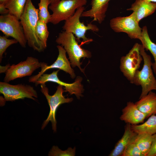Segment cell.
<instances>
[{"mask_svg":"<svg viewBox=\"0 0 156 156\" xmlns=\"http://www.w3.org/2000/svg\"><path fill=\"white\" fill-rule=\"evenodd\" d=\"M109 24L114 31L125 32L131 39L140 40L141 37L142 29L140 27L133 12L128 16L112 18L110 20Z\"/></svg>","mask_w":156,"mask_h":156,"instance_id":"cell-9","label":"cell"},{"mask_svg":"<svg viewBox=\"0 0 156 156\" xmlns=\"http://www.w3.org/2000/svg\"><path fill=\"white\" fill-rule=\"evenodd\" d=\"M8 0H0V4H2L5 5Z\"/></svg>","mask_w":156,"mask_h":156,"instance_id":"cell-31","label":"cell"},{"mask_svg":"<svg viewBox=\"0 0 156 156\" xmlns=\"http://www.w3.org/2000/svg\"><path fill=\"white\" fill-rule=\"evenodd\" d=\"M61 0H50L51 2V4L56 3Z\"/></svg>","mask_w":156,"mask_h":156,"instance_id":"cell-32","label":"cell"},{"mask_svg":"<svg viewBox=\"0 0 156 156\" xmlns=\"http://www.w3.org/2000/svg\"><path fill=\"white\" fill-rule=\"evenodd\" d=\"M122 112L120 119L131 125L143 122L146 118L145 115L139 110L135 103L131 101L127 103L122 110Z\"/></svg>","mask_w":156,"mask_h":156,"instance_id":"cell-15","label":"cell"},{"mask_svg":"<svg viewBox=\"0 0 156 156\" xmlns=\"http://www.w3.org/2000/svg\"><path fill=\"white\" fill-rule=\"evenodd\" d=\"M131 125L127 123L122 136L117 143L109 156H122L127 146L135 139L137 134L131 130Z\"/></svg>","mask_w":156,"mask_h":156,"instance_id":"cell-18","label":"cell"},{"mask_svg":"<svg viewBox=\"0 0 156 156\" xmlns=\"http://www.w3.org/2000/svg\"><path fill=\"white\" fill-rule=\"evenodd\" d=\"M87 2V0H61L51 4L49 8L53 13L49 23L56 25L66 20L75 14L76 10L86 5Z\"/></svg>","mask_w":156,"mask_h":156,"instance_id":"cell-6","label":"cell"},{"mask_svg":"<svg viewBox=\"0 0 156 156\" xmlns=\"http://www.w3.org/2000/svg\"><path fill=\"white\" fill-rule=\"evenodd\" d=\"M15 16L8 14L0 16V30L7 37L16 40L21 46L25 48L27 41L21 23Z\"/></svg>","mask_w":156,"mask_h":156,"instance_id":"cell-7","label":"cell"},{"mask_svg":"<svg viewBox=\"0 0 156 156\" xmlns=\"http://www.w3.org/2000/svg\"><path fill=\"white\" fill-rule=\"evenodd\" d=\"M57 47L58 49L59 54L56 60L50 65H48L44 62H40L41 70L37 74L30 77L29 79V82L34 83L47 70L53 68L62 70L69 73L72 78L74 79L75 77L74 70L71 68L70 63L66 57V51L61 45H58Z\"/></svg>","mask_w":156,"mask_h":156,"instance_id":"cell-13","label":"cell"},{"mask_svg":"<svg viewBox=\"0 0 156 156\" xmlns=\"http://www.w3.org/2000/svg\"><path fill=\"white\" fill-rule=\"evenodd\" d=\"M135 105L139 110L145 115L146 118L156 114V94L152 91L139 99Z\"/></svg>","mask_w":156,"mask_h":156,"instance_id":"cell-17","label":"cell"},{"mask_svg":"<svg viewBox=\"0 0 156 156\" xmlns=\"http://www.w3.org/2000/svg\"><path fill=\"white\" fill-rule=\"evenodd\" d=\"M38 9L33 5L31 0H27L20 19L28 45L39 52L46 49L39 39L36 33L37 23L39 20Z\"/></svg>","mask_w":156,"mask_h":156,"instance_id":"cell-1","label":"cell"},{"mask_svg":"<svg viewBox=\"0 0 156 156\" xmlns=\"http://www.w3.org/2000/svg\"><path fill=\"white\" fill-rule=\"evenodd\" d=\"M147 156H156V133L153 135L151 146Z\"/></svg>","mask_w":156,"mask_h":156,"instance_id":"cell-28","label":"cell"},{"mask_svg":"<svg viewBox=\"0 0 156 156\" xmlns=\"http://www.w3.org/2000/svg\"><path fill=\"white\" fill-rule=\"evenodd\" d=\"M55 41L59 45H61L66 51L69 56L71 65L73 67L77 66L81 71L84 73V69L81 65L80 62L82 58H90L91 53L89 51L82 48L73 34L71 32L63 31L59 34Z\"/></svg>","mask_w":156,"mask_h":156,"instance_id":"cell-2","label":"cell"},{"mask_svg":"<svg viewBox=\"0 0 156 156\" xmlns=\"http://www.w3.org/2000/svg\"><path fill=\"white\" fill-rule=\"evenodd\" d=\"M156 9V3L142 0H136L127 10L132 11L138 22L153 13Z\"/></svg>","mask_w":156,"mask_h":156,"instance_id":"cell-16","label":"cell"},{"mask_svg":"<svg viewBox=\"0 0 156 156\" xmlns=\"http://www.w3.org/2000/svg\"><path fill=\"white\" fill-rule=\"evenodd\" d=\"M76 148L71 147L67 149L62 151L59 149L57 146H53L49 153V156H74L75 155Z\"/></svg>","mask_w":156,"mask_h":156,"instance_id":"cell-25","label":"cell"},{"mask_svg":"<svg viewBox=\"0 0 156 156\" xmlns=\"http://www.w3.org/2000/svg\"><path fill=\"white\" fill-rule=\"evenodd\" d=\"M85 8L83 6L77 9L72 16L65 21L62 28L64 31L74 34L78 42H81L80 39H81L83 40L82 44H88L93 40L92 39L88 38L86 37V31L88 30H90L93 31L98 32L99 29L97 26L91 23L86 26L83 22L80 21V18Z\"/></svg>","mask_w":156,"mask_h":156,"instance_id":"cell-4","label":"cell"},{"mask_svg":"<svg viewBox=\"0 0 156 156\" xmlns=\"http://www.w3.org/2000/svg\"><path fill=\"white\" fill-rule=\"evenodd\" d=\"M0 93L4 96L5 101H13L28 98L35 100L38 97L37 92L33 87L20 84L12 85L8 83L0 82Z\"/></svg>","mask_w":156,"mask_h":156,"instance_id":"cell-8","label":"cell"},{"mask_svg":"<svg viewBox=\"0 0 156 156\" xmlns=\"http://www.w3.org/2000/svg\"><path fill=\"white\" fill-rule=\"evenodd\" d=\"M144 49L149 50L153 55L154 62L152 63V67L156 76V44L151 40L146 26L143 27L141 37L140 39Z\"/></svg>","mask_w":156,"mask_h":156,"instance_id":"cell-20","label":"cell"},{"mask_svg":"<svg viewBox=\"0 0 156 156\" xmlns=\"http://www.w3.org/2000/svg\"><path fill=\"white\" fill-rule=\"evenodd\" d=\"M135 139L127 146L122 156H144L135 143Z\"/></svg>","mask_w":156,"mask_h":156,"instance_id":"cell-26","label":"cell"},{"mask_svg":"<svg viewBox=\"0 0 156 156\" xmlns=\"http://www.w3.org/2000/svg\"><path fill=\"white\" fill-rule=\"evenodd\" d=\"M59 70L60 69L54 71L50 74L44 73L35 82V86L45 83L49 81L55 83L64 87V92H68L70 95L74 94L78 99H79L80 97L83 96L82 93L84 90L83 86L81 83L82 78L79 76L77 77L75 82L71 83L64 82L58 77V73Z\"/></svg>","mask_w":156,"mask_h":156,"instance_id":"cell-12","label":"cell"},{"mask_svg":"<svg viewBox=\"0 0 156 156\" xmlns=\"http://www.w3.org/2000/svg\"><path fill=\"white\" fill-rule=\"evenodd\" d=\"M40 67L38 60L32 57H28L25 60L10 66L5 73L4 81H10L18 78L31 76L36 69Z\"/></svg>","mask_w":156,"mask_h":156,"instance_id":"cell-11","label":"cell"},{"mask_svg":"<svg viewBox=\"0 0 156 156\" xmlns=\"http://www.w3.org/2000/svg\"><path fill=\"white\" fill-rule=\"evenodd\" d=\"M131 127L137 134L147 133L153 135L156 133V115H151L142 124L131 125Z\"/></svg>","mask_w":156,"mask_h":156,"instance_id":"cell-19","label":"cell"},{"mask_svg":"<svg viewBox=\"0 0 156 156\" xmlns=\"http://www.w3.org/2000/svg\"><path fill=\"white\" fill-rule=\"evenodd\" d=\"M153 135L147 133L137 134L134 141L144 156H147L151 148Z\"/></svg>","mask_w":156,"mask_h":156,"instance_id":"cell-21","label":"cell"},{"mask_svg":"<svg viewBox=\"0 0 156 156\" xmlns=\"http://www.w3.org/2000/svg\"><path fill=\"white\" fill-rule=\"evenodd\" d=\"M27 0H8L5 6L9 11V14L20 20Z\"/></svg>","mask_w":156,"mask_h":156,"instance_id":"cell-22","label":"cell"},{"mask_svg":"<svg viewBox=\"0 0 156 156\" xmlns=\"http://www.w3.org/2000/svg\"><path fill=\"white\" fill-rule=\"evenodd\" d=\"M40 90L45 96L50 109L48 116L43 122L41 129H43L49 122L51 121L52 129L54 133L56 132L57 121L55 119V114L57 108L62 104L71 102L73 100V99L72 98H65L63 94L64 91L63 88V86L62 85H59L56 92L53 95L49 94L48 89L46 86L45 83L40 84Z\"/></svg>","mask_w":156,"mask_h":156,"instance_id":"cell-5","label":"cell"},{"mask_svg":"<svg viewBox=\"0 0 156 156\" xmlns=\"http://www.w3.org/2000/svg\"><path fill=\"white\" fill-rule=\"evenodd\" d=\"M143 0V1H146L147 2H155V3H156V0Z\"/></svg>","mask_w":156,"mask_h":156,"instance_id":"cell-33","label":"cell"},{"mask_svg":"<svg viewBox=\"0 0 156 156\" xmlns=\"http://www.w3.org/2000/svg\"><path fill=\"white\" fill-rule=\"evenodd\" d=\"M140 52L144 60L143 67L140 70L135 72L132 83L141 86L142 91L139 99L147 95L152 90H156V79L152 69V63L151 56L145 52V49L140 45Z\"/></svg>","mask_w":156,"mask_h":156,"instance_id":"cell-3","label":"cell"},{"mask_svg":"<svg viewBox=\"0 0 156 156\" xmlns=\"http://www.w3.org/2000/svg\"><path fill=\"white\" fill-rule=\"evenodd\" d=\"M47 24L43 21L38 20L36 27V33L37 37L45 48L47 47V41L49 34Z\"/></svg>","mask_w":156,"mask_h":156,"instance_id":"cell-23","label":"cell"},{"mask_svg":"<svg viewBox=\"0 0 156 156\" xmlns=\"http://www.w3.org/2000/svg\"><path fill=\"white\" fill-rule=\"evenodd\" d=\"M110 0H92L91 8L83 11L81 17H90L93 18V21H97L101 23L104 20L105 13Z\"/></svg>","mask_w":156,"mask_h":156,"instance_id":"cell-14","label":"cell"},{"mask_svg":"<svg viewBox=\"0 0 156 156\" xmlns=\"http://www.w3.org/2000/svg\"><path fill=\"white\" fill-rule=\"evenodd\" d=\"M140 44L136 43L125 56L120 60V68L124 76L131 83L136 72L140 66L143 58L140 52Z\"/></svg>","mask_w":156,"mask_h":156,"instance_id":"cell-10","label":"cell"},{"mask_svg":"<svg viewBox=\"0 0 156 156\" xmlns=\"http://www.w3.org/2000/svg\"><path fill=\"white\" fill-rule=\"evenodd\" d=\"M0 13L1 15H5L9 13V11L5 5L0 4Z\"/></svg>","mask_w":156,"mask_h":156,"instance_id":"cell-29","label":"cell"},{"mask_svg":"<svg viewBox=\"0 0 156 156\" xmlns=\"http://www.w3.org/2000/svg\"><path fill=\"white\" fill-rule=\"evenodd\" d=\"M10 64H7L5 66H0V73L6 72L10 66Z\"/></svg>","mask_w":156,"mask_h":156,"instance_id":"cell-30","label":"cell"},{"mask_svg":"<svg viewBox=\"0 0 156 156\" xmlns=\"http://www.w3.org/2000/svg\"><path fill=\"white\" fill-rule=\"evenodd\" d=\"M6 36H0V62H1L3 55L7 48L11 45L18 43L15 39H8Z\"/></svg>","mask_w":156,"mask_h":156,"instance_id":"cell-27","label":"cell"},{"mask_svg":"<svg viewBox=\"0 0 156 156\" xmlns=\"http://www.w3.org/2000/svg\"><path fill=\"white\" fill-rule=\"evenodd\" d=\"M51 4L50 0H40L38 4L39 20L47 23H49L51 15L48 10V7Z\"/></svg>","mask_w":156,"mask_h":156,"instance_id":"cell-24","label":"cell"}]
</instances>
